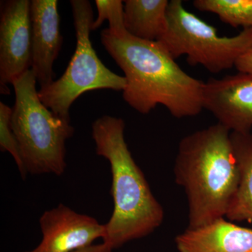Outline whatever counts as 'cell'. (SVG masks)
<instances>
[{
    "mask_svg": "<svg viewBox=\"0 0 252 252\" xmlns=\"http://www.w3.org/2000/svg\"><path fill=\"white\" fill-rule=\"evenodd\" d=\"M101 42L124 72L123 97L137 112L149 114L159 104L177 119L202 112L205 82L186 73L159 41L104 29Z\"/></svg>",
    "mask_w": 252,
    "mask_h": 252,
    "instance_id": "6da1fadb",
    "label": "cell"
},
{
    "mask_svg": "<svg viewBox=\"0 0 252 252\" xmlns=\"http://www.w3.org/2000/svg\"><path fill=\"white\" fill-rule=\"evenodd\" d=\"M230 133L217 123L179 144L174 173L187 195L189 228L226 216L240 182Z\"/></svg>",
    "mask_w": 252,
    "mask_h": 252,
    "instance_id": "7a4b0ae2",
    "label": "cell"
},
{
    "mask_svg": "<svg viewBox=\"0 0 252 252\" xmlns=\"http://www.w3.org/2000/svg\"><path fill=\"white\" fill-rule=\"evenodd\" d=\"M125 127L122 119L108 115L92 125L96 154L108 160L112 171L114 210L105 224L103 243L113 250L150 235L164 219L162 205L127 147Z\"/></svg>",
    "mask_w": 252,
    "mask_h": 252,
    "instance_id": "3957f363",
    "label": "cell"
},
{
    "mask_svg": "<svg viewBox=\"0 0 252 252\" xmlns=\"http://www.w3.org/2000/svg\"><path fill=\"white\" fill-rule=\"evenodd\" d=\"M36 83L31 69L13 82L11 127L27 174L61 176L67 167L66 142L74 129L70 122L57 117L42 103Z\"/></svg>",
    "mask_w": 252,
    "mask_h": 252,
    "instance_id": "277c9868",
    "label": "cell"
},
{
    "mask_svg": "<svg viewBox=\"0 0 252 252\" xmlns=\"http://www.w3.org/2000/svg\"><path fill=\"white\" fill-rule=\"evenodd\" d=\"M77 46L65 72L58 80L38 91L42 103L57 117L70 122L69 109L84 93L98 89L124 91L126 79L106 67L90 39L94 11L88 0H72Z\"/></svg>",
    "mask_w": 252,
    "mask_h": 252,
    "instance_id": "5b68a950",
    "label": "cell"
},
{
    "mask_svg": "<svg viewBox=\"0 0 252 252\" xmlns=\"http://www.w3.org/2000/svg\"><path fill=\"white\" fill-rule=\"evenodd\" d=\"M176 60L187 57L190 65H201L214 74L235 67L252 48V28L237 35L221 36L217 30L187 11L182 0H172L167 9L166 32L158 41Z\"/></svg>",
    "mask_w": 252,
    "mask_h": 252,
    "instance_id": "8992f818",
    "label": "cell"
},
{
    "mask_svg": "<svg viewBox=\"0 0 252 252\" xmlns=\"http://www.w3.org/2000/svg\"><path fill=\"white\" fill-rule=\"evenodd\" d=\"M31 1H3L0 17V86L1 94H9L6 85L31 69Z\"/></svg>",
    "mask_w": 252,
    "mask_h": 252,
    "instance_id": "52a82bcc",
    "label": "cell"
},
{
    "mask_svg": "<svg viewBox=\"0 0 252 252\" xmlns=\"http://www.w3.org/2000/svg\"><path fill=\"white\" fill-rule=\"evenodd\" d=\"M203 109L231 132L249 133L252 129V74L238 72L204 84Z\"/></svg>",
    "mask_w": 252,
    "mask_h": 252,
    "instance_id": "ba28073f",
    "label": "cell"
},
{
    "mask_svg": "<svg viewBox=\"0 0 252 252\" xmlns=\"http://www.w3.org/2000/svg\"><path fill=\"white\" fill-rule=\"evenodd\" d=\"M42 234L36 248L24 252H74L103 240L105 224L60 204L44 212L39 220Z\"/></svg>",
    "mask_w": 252,
    "mask_h": 252,
    "instance_id": "9c48e42d",
    "label": "cell"
},
{
    "mask_svg": "<svg viewBox=\"0 0 252 252\" xmlns=\"http://www.w3.org/2000/svg\"><path fill=\"white\" fill-rule=\"evenodd\" d=\"M31 70L40 87L54 80V64L63 44L57 0L31 1Z\"/></svg>",
    "mask_w": 252,
    "mask_h": 252,
    "instance_id": "30bf717a",
    "label": "cell"
},
{
    "mask_svg": "<svg viewBox=\"0 0 252 252\" xmlns=\"http://www.w3.org/2000/svg\"><path fill=\"white\" fill-rule=\"evenodd\" d=\"M179 252H252V230L224 217L189 228L175 238Z\"/></svg>",
    "mask_w": 252,
    "mask_h": 252,
    "instance_id": "8fae6325",
    "label": "cell"
},
{
    "mask_svg": "<svg viewBox=\"0 0 252 252\" xmlns=\"http://www.w3.org/2000/svg\"><path fill=\"white\" fill-rule=\"evenodd\" d=\"M124 26L130 35L145 41H159L167 28V0L124 1Z\"/></svg>",
    "mask_w": 252,
    "mask_h": 252,
    "instance_id": "7c38bea8",
    "label": "cell"
},
{
    "mask_svg": "<svg viewBox=\"0 0 252 252\" xmlns=\"http://www.w3.org/2000/svg\"><path fill=\"white\" fill-rule=\"evenodd\" d=\"M240 170V182L226 217L231 221L252 222V133H230Z\"/></svg>",
    "mask_w": 252,
    "mask_h": 252,
    "instance_id": "4fadbf2b",
    "label": "cell"
},
{
    "mask_svg": "<svg viewBox=\"0 0 252 252\" xmlns=\"http://www.w3.org/2000/svg\"><path fill=\"white\" fill-rule=\"evenodd\" d=\"M200 11L213 13L233 28H252V0H195Z\"/></svg>",
    "mask_w": 252,
    "mask_h": 252,
    "instance_id": "5bb4252c",
    "label": "cell"
},
{
    "mask_svg": "<svg viewBox=\"0 0 252 252\" xmlns=\"http://www.w3.org/2000/svg\"><path fill=\"white\" fill-rule=\"evenodd\" d=\"M98 16L91 26V31L98 29L104 21H108L107 28L114 35H122L127 32L124 26V1L121 0H96Z\"/></svg>",
    "mask_w": 252,
    "mask_h": 252,
    "instance_id": "9a60e30c",
    "label": "cell"
},
{
    "mask_svg": "<svg viewBox=\"0 0 252 252\" xmlns=\"http://www.w3.org/2000/svg\"><path fill=\"white\" fill-rule=\"evenodd\" d=\"M11 116L12 109L4 102H0V149L12 156L21 177L25 178L27 172L23 165L17 139L11 127Z\"/></svg>",
    "mask_w": 252,
    "mask_h": 252,
    "instance_id": "2e32d148",
    "label": "cell"
},
{
    "mask_svg": "<svg viewBox=\"0 0 252 252\" xmlns=\"http://www.w3.org/2000/svg\"><path fill=\"white\" fill-rule=\"evenodd\" d=\"M235 67L239 72L252 74V48L238 60Z\"/></svg>",
    "mask_w": 252,
    "mask_h": 252,
    "instance_id": "e0dca14e",
    "label": "cell"
},
{
    "mask_svg": "<svg viewBox=\"0 0 252 252\" xmlns=\"http://www.w3.org/2000/svg\"><path fill=\"white\" fill-rule=\"evenodd\" d=\"M113 249L109 247L107 244L102 243L98 245H93L86 248L80 249L74 252H112Z\"/></svg>",
    "mask_w": 252,
    "mask_h": 252,
    "instance_id": "ac0fdd59",
    "label": "cell"
}]
</instances>
